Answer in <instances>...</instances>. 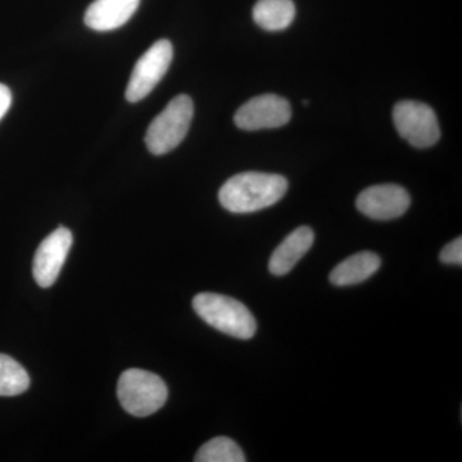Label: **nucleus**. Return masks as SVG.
Instances as JSON below:
<instances>
[{
  "label": "nucleus",
  "mask_w": 462,
  "mask_h": 462,
  "mask_svg": "<svg viewBox=\"0 0 462 462\" xmlns=\"http://www.w3.org/2000/svg\"><path fill=\"white\" fill-rule=\"evenodd\" d=\"M288 190L284 176L242 172L225 182L218 191L221 206L233 214H251L278 203Z\"/></svg>",
  "instance_id": "1"
},
{
  "label": "nucleus",
  "mask_w": 462,
  "mask_h": 462,
  "mask_svg": "<svg viewBox=\"0 0 462 462\" xmlns=\"http://www.w3.org/2000/svg\"><path fill=\"white\" fill-rule=\"evenodd\" d=\"M193 309L209 327L234 338L251 339L256 334V319L247 307L234 298L199 293L194 297Z\"/></svg>",
  "instance_id": "2"
},
{
  "label": "nucleus",
  "mask_w": 462,
  "mask_h": 462,
  "mask_svg": "<svg viewBox=\"0 0 462 462\" xmlns=\"http://www.w3.org/2000/svg\"><path fill=\"white\" fill-rule=\"evenodd\" d=\"M117 396L125 411L136 418H145L162 409L169 389L156 374L129 369L118 379Z\"/></svg>",
  "instance_id": "3"
},
{
  "label": "nucleus",
  "mask_w": 462,
  "mask_h": 462,
  "mask_svg": "<svg viewBox=\"0 0 462 462\" xmlns=\"http://www.w3.org/2000/svg\"><path fill=\"white\" fill-rule=\"evenodd\" d=\"M194 105L189 96L180 94L152 121L145 134V144L154 156L173 151L184 141L193 120Z\"/></svg>",
  "instance_id": "4"
},
{
  "label": "nucleus",
  "mask_w": 462,
  "mask_h": 462,
  "mask_svg": "<svg viewBox=\"0 0 462 462\" xmlns=\"http://www.w3.org/2000/svg\"><path fill=\"white\" fill-rule=\"evenodd\" d=\"M393 123L398 134L412 147L430 148L440 138L436 112L425 103L402 100L393 108Z\"/></svg>",
  "instance_id": "5"
},
{
  "label": "nucleus",
  "mask_w": 462,
  "mask_h": 462,
  "mask_svg": "<svg viewBox=\"0 0 462 462\" xmlns=\"http://www.w3.org/2000/svg\"><path fill=\"white\" fill-rule=\"evenodd\" d=\"M172 57L171 42L162 39L154 42L134 67L125 93L126 99L130 103H136L149 96L169 71Z\"/></svg>",
  "instance_id": "6"
},
{
  "label": "nucleus",
  "mask_w": 462,
  "mask_h": 462,
  "mask_svg": "<svg viewBox=\"0 0 462 462\" xmlns=\"http://www.w3.org/2000/svg\"><path fill=\"white\" fill-rule=\"evenodd\" d=\"M291 117V105L276 94L257 96L242 106L234 116V123L242 130L257 132L284 126Z\"/></svg>",
  "instance_id": "7"
},
{
  "label": "nucleus",
  "mask_w": 462,
  "mask_h": 462,
  "mask_svg": "<svg viewBox=\"0 0 462 462\" xmlns=\"http://www.w3.org/2000/svg\"><path fill=\"white\" fill-rule=\"evenodd\" d=\"M74 236L67 227L60 226L51 233L36 249L33 256L32 275L42 288H50L57 282L66 263Z\"/></svg>",
  "instance_id": "8"
},
{
  "label": "nucleus",
  "mask_w": 462,
  "mask_h": 462,
  "mask_svg": "<svg viewBox=\"0 0 462 462\" xmlns=\"http://www.w3.org/2000/svg\"><path fill=\"white\" fill-rule=\"evenodd\" d=\"M411 199L404 188L396 184L374 185L356 200L358 211L373 220L388 221L406 214Z\"/></svg>",
  "instance_id": "9"
},
{
  "label": "nucleus",
  "mask_w": 462,
  "mask_h": 462,
  "mask_svg": "<svg viewBox=\"0 0 462 462\" xmlns=\"http://www.w3.org/2000/svg\"><path fill=\"white\" fill-rule=\"evenodd\" d=\"M139 5L141 0H94L85 12L84 21L96 32H112L124 26Z\"/></svg>",
  "instance_id": "10"
},
{
  "label": "nucleus",
  "mask_w": 462,
  "mask_h": 462,
  "mask_svg": "<svg viewBox=\"0 0 462 462\" xmlns=\"http://www.w3.org/2000/svg\"><path fill=\"white\" fill-rule=\"evenodd\" d=\"M315 234L309 226L291 231L273 252L269 270L273 275L282 276L291 272L314 245Z\"/></svg>",
  "instance_id": "11"
},
{
  "label": "nucleus",
  "mask_w": 462,
  "mask_h": 462,
  "mask_svg": "<svg viewBox=\"0 0 462 462\" xmlns=\"http://www.w3.org/2000/svg\"><path fill=\"white\" fill-rule=\"evenodd\" d=\"M382 260L378 254L373 252H358L354 256L342 261L330 273V282L337 287H349V285L360 284L372 278L378 272Z\"/></svg>",
  "instance_id": "12"
},
{
  "label": "nucleus",
  "mask_w": 462,
  "mask_h": 462,
  "mask_svg": "<svg viewBox=\"0 0 462 462\" xmlns=\"http://www.w3.org/2000/svg\"><path fill=\"white\" fill-rule=\"evenodd\" d=\"M296 17L293 0H258L254 8V20L266 32L288 29Z\"/></svg>",
  "instance_id": "13"
},
{
  "label": "nucleus",
  "mask_w": 462,
  "mask_h": 462,
  "mask_svg": "<svg viewBox=\"0 0 462 462\" xmlns=\"http://www.w3.org/2000/svg\"><path fill=\"white\" fill-rule=\"evenodd\" d=\"M30 387V376L23 365L7 355L0 354V397L23 394Z\"/></svg>",
  "instance_id": "14"
},
{
  "label": "nucleus",
  "mask_w": 462,
  "mask_h": 462,
  "mask_svg": "<svg viewBox=\"0 0 462 462\" xmlns=\"http://www.w3.org/2000/svg\"><path fill=\"white\" fill-rule=\"evenodd\" d=\"M196 462H245L242 448L227 437H216L208 440L197 452Z\"/></svg>",
  "instance_id": "15"
},
{
  "label": "nucleus",
  "mask_w": 462,
  "mask_h": 462,
  "mask_svg": "<svg viewBox=\"0 0 462 462\" xmlns=\"http://www.w3.org/2000/svg\"><path fill=\"white\" fill-rule=\"evenodd\" d=\"M440 261L446 264H456V266H461L462 264V238L458 236L454 242L447 245L442 249L439 254Z\"/></svg>",
  "instance_id": "16"
},
{
  "label": "nucleus",
  "mask_w": 462,
  "mask_h": 462,
  "mask_svg": "<svg viewBox=\"0 0 462 462\" xmlns=\"http://www.w3.org/2000/svg\"><path fill=\"white\" fill-rule=\"evenodd\" d=\"M12 105V93L8 87L0 84V120L5 117Z\"/></svg>",
  "instance_id": "17"
}]
</instances>
